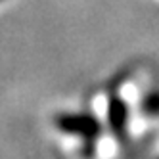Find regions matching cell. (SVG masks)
<instances>
[{
    "label": "cell",
    "instance_id": "6da1fadb",
    "mask_svg": "<svg viewBox=\"0 0 159 159\" xmlns=\"http://www.w3.org/2000/svg\"><path fill=\"white\" fill-rule=\"evenodd\" d=\"M54 127L69 136H79L84 140H96L102 132V125L98 123V119L84 111L58 113L54 115Z\"/></svg>",
    "mask_w": 159,
    "mask_h": 159
},
{
    "label": "cell",
    "instance_id": "7a4b0ae2",
    "mask_svg": "<svg viewBox=\"0 0 159 159\" xmlns=\"http://www.w3.org/2000/svg\"><path fill=\"white\" fill-rule=\"evenodd\" d=\"M107 125H109V129L113 130V134H115L119 140L127 138V130H129V107L117 96H113L109 100V106H107Z\"/></svg>",
    "mask_w": 159,
    "mask_h": 159
},
{
    "label": "cell",
    "instance_id": "3957f363",
    "mask_svg": "<svg viewBox=\"0 0 159 159\" xmlns=\"http://www.w3.org/2000/svg\"><path fill=\"white\" fill-rule=\"evenodd\" d=\"M140 109L148 117H159V90H152L144 96Z\"/></svg>",
    "mask_w": 159,
    "mask_h": 159
}]
</instances>
